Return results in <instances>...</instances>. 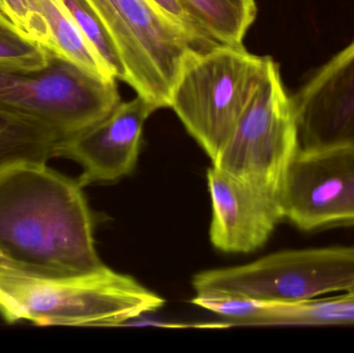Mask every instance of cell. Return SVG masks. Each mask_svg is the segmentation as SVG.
Returning a JSON list of instances; mask_svg holds the SVG:
<instances>
[{
    "instance_id": "obj_10",
    "label": "cell",
    "mask_w": 354,
    "mask_h": 353,
    "mask_svg": "<svg viewBox=\"0 0 354 353\" xmlns=\"http://www.w3.org/2000/svg\"><path fill=\"white\" fill-rule=\"evenodd\" d=\"M212 205L210 240L223 252L261 248L284 220L281 196L233 178L212 165L207 170Z\"/></svg>"
},
{
    "instance_id": "obj_7",
    "label": "cell",
    "mask_w": 354,
    "mask_h": 353,
    "mask_svg": "<svg viewBox=\"0 0 354 353\" xmlns=\"http://www.w3.org/2000/svg\"><path fill=\"white\" fill-rule=\"evenodd\" d=\"M299 144L292 99L272 62L212 165L281 196Z\"/></svg>"
},
{
    "instance_id": "obj_4",
    "label": "cell",
    "mask_w": 354,
    "mask_h": 353,
    "mask_svg": "<svg viewBox=\"0 0 354 353\" xmlns=\"http://www.w3.org/2000/svg\"><path fill=\"white\" fill-rule=\"evenodd\" d=\"M120 102L115 78L95 76L52 53L39 72L0 68V116L59 143L105 118Z\"/></svg>"
},
{
    "instance_id": "obj_5",
    "label": "cell",
    "mask_w": 354,
    "mask_h": 353,
    "mask_svg": "<svg viewBox=\"0 0 354 353\" xmlns=\"http://www.w3.org/2000/svg\"><path fill=\"white\" fill-rule=\"evenodd\" d=\"M196 296H228L297 304L354 290V246L272 253L249 265L202 271Z\"/></svg>"
},
{
    "instance_id": "obj_2",
    "label": "cell",
    "mask_w": 354,
    "mask_h": 353,
    "mask_svg": "<svg viewBox=\"0 0 354 353\" xmlns=\"http://www.w3.org/2000/svg\"><path fill=\"white\" fill-rule=\"evenodd\" d=\"M164 304L134 278L109 267L68 279L27 277L0 269V314L8 323L120 327Z\"/></svg>"
},
{
    "instance_id": "obj_17",
    "label": "cell",
    "mask_w": 354,
    "mask_h": 353,
    "mask_svg": "<svg viewBox=\"0 0 354 353\" xmlns=\"http://www.w3.org/2000/svg\"><path fill=\"white\" fill-rule=\"evenodd\" d=\"M110 74L126 81L127 73L113 39L87 0H60Z\"/></svg>"
},
{
    "instance_id": "obj_1",
    "label": "cell",
    "mask_w": 354,
    "mask_h": 353,
    "mask_svg": "<svg viewBox=\"0 0 354 353\" xmlns=\"http://www.w3.org/2000/svg\"><path fill=\"white\" fill-rule=\"evenodd\" d=\"M78 180L46 161L0 167V269L68 279L105 269L95 249L93 213Z\"/></svg>"
},
{
    "instance_id": "obj_18",
    "label": "cell",
    "mask_w": 354,
    "mask_h": 353,
    "mask_svg": "<svg viewBox=\"0 0 354 353\" xmlns=\"http://www.w3.org/2000/svg\"><path fill=\"white\" fill-rule=\"evenodd\" d=\"M0 12L23 35L49 51V31L33 0H0Z\"/></svg>"
},
{
    "instance_id": "obj_12",
    "label": "cell",
    "mask_w": 354,
    "mask_h": 353,
    "mask_svg": "<svg viewBox=\"0 0 354 353\" xmlns=\"http://www.w3.org/2000/svg\"><path fill=\"white\" fill-rule=\"evenodd\" d=\"M33 2L49 31V52L95 76L114 78L60 0Z\"/></svg>"
},
{
    "instance_id": "obj_3",
    "label": "cell",
    "mask_w": 354,
    "mask_h": 353,
    "mask_svg": "<svg viewBox=\"0 0 354 353\" xmlns=\"http://www.w3.org/2000/svg\"><path fill=\"white\" fill-rule=\"evenodd\" d=\"M274 60L243 45L220 44L192 54L171 91L170 108L214 162Z\"/></svg>"
},
{
    "instance_id": "obj_11",
    "label": "cell",
    "mask_w": 354,
    "mask_h": 353,
    "mask_svg": "<svg viewBox=\"0 0 354 353\" xmlns=\"http://www.w3.org/2000/svg\"><path fill=\"white\" fill-rule=\"evenodd\" d=\"M291 99L301 147L354 144V41Z\"/></svg>"
},
{
    "instance_id": "obj_16",
    "label": "cell",
    "mask_w": 354,
    "mask_h": 353,
    "mask_svg": "<svg viewBox=\"0 0 354 353\" xmlns=\"http://www.w3.org/2000/svg\"><path fill=\"white\" fill-rule=\"evenodd\" d=\"M51 52L23 35L0 12V68L39 72L50 64Z\"/></svg>"
},
{
    "instance_id": "obj_13",
    "label": "cell",
    "mask_w": 354,
    "mask_h": 353,
    "mask_svg": "<svg viewBox=\"0 0 354 353\" xmlns=\"http://www.w3.org/2000/svg\"><path fill=\"white\" fill-rule=\"evenodd\" d=\"M218 44L243 45L257 16L255 0H179Z\"/></svg>"
},
{
    "instance_id": "obj_8",
    "label": "cell",
    "mask_w": 354,
    "mask_h": 353,
    "mask_svg": "<svg viewBox=\"0 0 354 353\" xmlns=\"http://www.w3.org/2000/svg\"><path fill=\"white\" fill-rule=\"evenodd\" d=\"M284 219L304 231L354 225V144L301 147L281 193Z\"/></svg>"
},
{
    "instance_id": "obj_6",
    "label": "cell",
    "mask_w": 354,
    "mask_h": 353,
    "mask_svg": "<svg viewBox=\"0 0 354 353\" xmlns=\"http://www.w3.org/2000/svg\"><path fill=\"white\" fill-rule=\"evenodd\" d=\"M113 39L137 95L170 108L171 91L185 60L205 51L149 0H87Z\"/></svg>"
},
{
    "instance_id": "obj_15",
    "label": "cell",
    "mask_w": 354,
    "mask_h": 353,
    "mask_svg": "<svg viewBox=\"0 0 354 353\" xmlns=\"http://www.w3.org/2000/svg\"><path fill=\"white\" fill-rule=\"evenodd\" d=\"M58 140L37 128L0 116V167L20 160L49 161Z\"/></svg>"
},
{
    "instance_id": "obj_19",
    "label": "cell",
    "mask_w": 354,
    "mask_h": 353,
    "mask_svg": "<svg viewBox=\"0 0 354 353\" xmlns=\"http://www.w3.org/2000/svg\"><path fill=\"white\" fill-rule=\"evenodd\" d=\"M158 10H161L168 19L180 27L192 39H195L204 50L212 49L218 45L212 39L195 19L189 14L179 0H149Z\"/></svg>"
},
{
    "instance_id": "obj_9",
    "label": "cell",
    "mask_w": 354,
    "mask_h": 353,
    "mask_svg": "<svg viewBox=\"0 0 354 353\" xmlns=\"http://www.w3.org/2000/svg\"><path fill=\"white\" fill-rule=\"evenodd\" d=\"M157 107L137 95L120 102L105 118L62 141L54 158L73 160L82 167L81 186L112 182L132 173L138 161L143 128Z\"/></svg>"
},
{
    "instance_id": "obj_14",
    "label": "cell",
    "mask_w": 354,
    "mask_h": 353,
    "mask_svg": "<svg viewBox=\"0 0 354 353\" xmlns=\"http://www.w3.org/2000/svg\"><path fill=\"white\" fill-rule=\"evenodd\" d=\"M354 325V290L297 304L264 302L257 325Z\"/></svg>"
}]
</instances>
